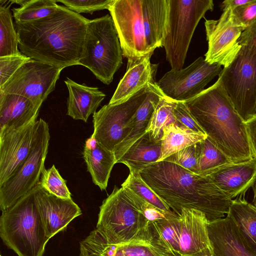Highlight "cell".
<instances>
[{
  "label": "cell",
  "mask_w": 256,
  "mask_h": 256,
  "mask_svg": "<svg viewBox=\"0 0 256 256\" xmlns=\"http://www.w3.org/2000/svg\"><path fill=\"white\" fill-rule=\"evenodd\" d=\"M62 69L31 58L0 88V92L24 96L40 109L42 102L54 90Z\"/></svg>",
  "instance_id": "12"
},
{
  "label": "cell",
  "mask_w": 256,
  "mask_h": 256,
  "mask_svg": "<svg viewBox=\"0 0 256 256\" xmlns=\"http://www.w3.org/2000/svg\"><path fill=\"white\" fill-rule=\"evenodd\" d=\"M204 176L232 200L244 194L256 182V160L252 158L244 162H232Z\"/></svg>",
  "instance_id": "18"
},
{
  "label": "cell",
  "mask_w": 256,
  "mask_h": 256,
  "mask_svg": "<svg viewBox=\"0 0 256 256\" xmlns=\"http://www.w3.org/2000/svg\"><path fill=\"white\" fill-rule=\"evenodd\" d=\"M122 50L114 20L109 14L89 20L84 50L78 64L96 78L110 84L122 64Z\"/></svg>",
  "instance_id": "7"
},
{
  "label": "cell",
  "mask_w": 256,
  "mask_h": 256,
  "mask_svg": "<svg viewBox=\"0 0 256 256\" xmlns=\"http://www.w3.org/2000/svg\"><path fill=\"white\" fill-rule=\"evenodd\" d=\"M110 244L97 228L80 244V256H110Z\"/></svg>",
  "instance_id": "36"
},
{
  "label": "cell",
  "mask_w": 256,
  "mask_h": 256,
  "mask_svg": "<svg viewBox=\"0 0 256 256\" xmlns=\"http://www.w3.org/2000/svg\"><path fill=\"white\" fill-rule=\"evenodd\" d=\"M246 125L252 154L256 160V115L246 122Z\"/></svg>",
  "instance_id": "43"
},
{
  "label": "cell",
  "mask_w": 256,
  "mask_h": 256,
  "mask_svg": "<svg viewBox=\"0 0 256 256\" xmlns=\"http://www.w3.org/2000/svg\"><path fill=\"white\" fill-rule=\"evenodd\" d=\"M200 144L198 143L170 156L164 160L176 164L189 171L197 174Z\"/></svg>",
  "instance_id": "37"
},
{
  "label": "cell",
  "mask_w": 256,
  "mask_h": 256,
  "mask_svg": "<svg viewBox=\"0 0 256 256\" xmlns=\"http://www.w3.org/2000/svg\"><path fill=\"white\" fill-rule=\"evenodd\" d=\"M172 114L176 121L182 126L194 132L206 134L192 116L185 102L174 100Z\"/></svg>",
  "instance_id": "41"
},
{
  "label": "cell",
  "mask_w": 256,
  "mask_h": 256,
  "mask_svg": "<svg viewBox=\"0 0 256 256\" xmlns=\"http://www.w3.org/2000/svg\"><path fill=\"white\" fill-rule=\"evenodd\" d=\"M199 144L197 174L204 176L224 164L232 162L208 137L200 142Z\"/></svg>",
  "instance_id": "31"
},
{
  "label": "cell",
  "mask_w": 256,
  "mask_h": 256,
  "mask_svg": "<svg viewBox=\"0 0 256 256\" xmlns=\"http://www.w3.org/2000/svg\"><path fill=\"white\" fill-rule=\"evenodd\" d=\"M232 15L238 25L246 29L256 19V0L236 8Z\"/></svg>",
  "instance_id": "42"
},
{
  "label": "cell",
  "mask_w": 256,
  "mask_h": 256,
  "mask_svg": "<svg viewBox=\"0 0 256 256\" xmlns=\"http://www.w3.org/2000/svg\"><path fill=\"white\" fill-rule=\"evenodd\" d=\"M121 186L122 188L131 190L140 197L162 211L166 212H174L146 183L138 172H130Z\"/></svg>",
  "instance_id": "34"
},
{
  "label": "cell",
  "mask_w": 256,
  "mask_h": 256,
  "mask_svg": "<svg viewBox=\"0 0 256 256\" xmlns=\"http://www.w3.org/2000/svg\"><path fill=\"white\" fill-rule=\"evenodd\" d=\"M212 0H168V22L162 42L172 69L183 68L194 32L206 13L212 11Z\"/></svg>",
  "instance_id": "8"
},
{
  "label": "cell",
  "mask_w": 256,
  "mask_h": 256,
  "mask_svg": "<svg viewBox=\"0 0 256 256\" xmlns=\"http://www.w3.org/2000/svg\"><path fill=\"white\" fill-rule=\"evenodd\" d=\"M232 10H223L217 20L204 22L208 49L205 60L211 64L228 66L242 48L238 40L244 28L234 20Z\"/></svg>",
  "instance_id": "14"
},
{
  "label": "cell",
  "mask_w": 256,
  "mask_h": 256,
  "mask_svg": "<svg viewBox=\"0 0 256 256\" xmlns=\"http://www.w3.org/2000/svg\"><path fill=\"white\" fill-rule=\"evenodd\" d=\"M174 104V100L164 95L160 98L147 129L152 139L161 140L164 127L172 122H178L172 114Z\"/></svg>",
  "instance_id": "33"
},
{
  "label": "cell",
  "mask_w": 256,
  "mask_h": 256,
  "mask_svg": "<svg viewBox=\"0 0 256 256\" xmlns=\"http://www.w3.org/2000/svg\"><path fill=\"white\" fill-rule=\"evenodd\" d=\"M220 77L236 111L246 122L256 115V45L242 46Z\"/></svg>",
  "instance_id": "9"
},
{
  "label": "cell",
  "mask_w": 256,
  "mask_h": 256,
  "mask_svg": "<svg viewBox=\"0 0 256 256\" xmlns=\"http://www.w3.org/2000/svg\"><path fill=\"white\" fill-rule=\"evenodd\" d=\"M36 120L0 134V186L14 174L29 155Z\"/></svg>",
  "instance_id": "15"
},
{
  "label": "cell",
  "mask_w": 256,
  "mask_h": 256,
  "mask_svg": "<svg viewBox=\"0 0 256 256\" xmlns=\"http://www.w3.org/2000/svg\"><path fill=\"white\" fill-rule=\"evenodd\" d=\"M178 216L179 256H212L208 221L204 214L196 210L184 208Z\"/></svg>",
  "instance_id": "16"
},
{
  "label": "cell",
  "mask_w": 256,
  "mask_h": 256,
  "mask_svg": "<svg viewBox=\"0 0 256 256\" xmlns=\"http://www.w3.org/2000/svg\"><path fill=\"white\" fill-rule=\"evenodd\" d=\"M96 228L112 244L148 242L153 239L150 222L122 187L115 186L102 202Z\"/></svg>",
  "instance_id": "6"
},
{
  "label": "cell",
  "mask_w": 256,
  "mask_h": 256,
  "mask_svg": "<svg viewBox=\"0 0 256 256\" xmlns=\"http://www.w3.org/2000/svg\"><path fill=\"white\" fill-rule=\"evenodd\" d=\"M154 52L128 58L126 74L120 80L109 104L123 103L150 84H154L158 64L150 62Z\"/></svg>",
  "instance_id": "19"
},
{
  "label": "cell",
  "mask_w": 256,
  "mask_h": 256,
  "mask_svg": "<svg viewBox=\"0 0 256 256\" xmlns=\"http://www.w3.org/2000/svg\"><path fill=\"white\" fill-rule=\"evenodd\" d=\"M113 0H58L65 6L78 14H93L95 11L108 10Z\"/></svg>",
  "instance_id": "40"
},
{
  "label": "cell",
  "mask_w": 256,
  "mask_h": 256,
  "mask_svg": "<svg viewBox=\"0 0 256 256\" xmlns=\"http://www.w3.org/2000/svg\"><path fill=\"white\" fill-rule=\"evenodd\" d=\"M238 42L242 46L256 45V19L242 32Z\"/></svg>",
  "instance_id": "44"
},
{
  "label": "cell",
  "mask_w": 256,
  "mask_h": 256,
  "mask_svg": "<svg viewBox=\"0 0 256 256\" xmlns=\"http://www.w3.org/2000/svg\"><path fill=\"white\" fill-rule=\"evenodd\" d=\"M39 110L24 96L0 92V134L21 128L36 120Z\"/></svg>",
  "instance_id": "21"
},
{
  "label": "cell",
  "mask_w": 256,
  "mask_h": 256,
  "mask_svg": "<svg viewBox=\"0 0 256 256\" xmlns=\"http://www.w3.org/2000/svg\"><path fill=\"white\" fill-rule=\"evenodd\" d=\"M208 230L214 256H256L229 215L209 222Z\"/></svg>",
  "instance_id": "20"
},
{
  "label": "cell",
  "mask_w": 256,
  "mask_h": 256,
  "mask_svg": "<svg viewBox=\"0 0 256 256\" xmlns=\"http://www.w3.org/2000/svg\"><path fill=\"white\" fill-rule=\"evenodd\" d=\"M156 83L149 84L146 96L130 123V134L114 149L116 163L131 146L147 132L152 114L164 95Z\"/></svg>",
  "instance_id": "23"
},
{
  "label": "cell",
  "mask_w": 256,
  "mask_h": 256,
  "mask_svg": "<svg viewBox=\"0 0 256 256\" xmlns=\"http://www.w3.org/2000/svg\"><path fill=\"white\" fill-rule=\"evenodd\" d=\"M127 58L162 47L168 0H113L108 10Z\"/></svg>",
  "instance_id": "4"
},
{
  "label": "cell",
  "mask_w": 256,
  "mask_h": 256,
  "mask_svg": "<svg viewBox=\"0 0 256 256\" xmlns=\"http://www.w3.org/2000/svg\"><path fill=\"white\" fill-rule=\"evenodd\" d=\"M252 0H226L222 3V10L228 9L232 10L236 8L250 2Z\"/></svg>",
  "instance_id": "45"
},
{
  "label": "cell",
  "mask_w": 256,
  "mask_h": 256,
  "mask_svg": "<svg viewBox=\"0 0 256 256\" xmlns=\"http://www.w3.org/2000/svg\"><path fill=\"white\" fill-rule=\"evenodd\" d=\"M178 216L150 223L153 238L158 244L170 251L174 256H179L178 240Z\"/></svg>",
  "instance_id": "29"
},
{
  "label": "cell",
  "mask_w": 256,
  "mask_h": 256,
  "mask_svg": "<svg viewBox=\"0 0 256 256\" xmlns=\"http://www.w3.org/2000/svg\"><path fill=\"white\" fill-rule=\"evenodd\" d=\"M222 70L221 66L210 64L200 56L184 68L171 69L156 84L166 97L174 101L186 102L203 92L205 86L219 76Z\"/></svg>",
  "instance_id": "13"
},
{
  "label": "cell",
  "mask_w": 256,
  "mask_h": 256,
  "mask_svg": "<svg viewBox=\"0 0 256 256\" xmlns=\"http://www.w3.org/2000/svg\"><path fill=\"white\" fill-rule=\"evenodd\" d=\"M34 187L2 211L0 218L2 242L18 256H42L49 240L36 203Z\"/></svg>",
  "instance_id": "5"
},
{
  "label": "cell",
  "mask_w": 256,
  "mask_h": 256,
  "mask_svg": "<svg viewBox=\"0 0 256 256\" xmlns=\"http://www.w3.org/2000/svg\"><path fill=\"white\" fill-rule=\"evenodd\" d=\"M89 20L58 5L50 15L16 22L20 52L32 59L63 68L78 65Z\"/></svg>",
  "instance_id": "1"
},
{
  "label": "cell",
  "mask_w": 256,
  "mask_h": 256,
  "mask_svg": "<svg viewBox=\"0 0 256 256\" xmlns=\"http://www.w3.org/2000/svg\"><path fill=\"white\" fill-rule=\"evenodd\" d=\"M4 4L0 6V57L20 53L18 50V34L13 23L10 6Z\"/></svg>",
  "instance_id": "28"
},
{
  "label": "cell",
  "mask_w": 256,
  "mask_h": 256,
  "mask_svg": "<svg viewBox=\"0 0 256 256\" xmlns=\"http://www.w3.org/2000/svg\"><path fill=\"white\" fill-rule=\"evenodd\" d=\"M34 189L36 203L48 240L64 230L74 219L82 214L80 208L72 198L50 194L39 182Z\"/></svg>",
  "instance_id": "17"
},
{
  "label": "cell",
  "mask_w": 256,
  "mask_h": 256,
  "mask_svg": "<svg viewBox=\"0 0 256 256\" xmlns=\"http://www.w3.org/2000/svg\"><path fill=\"white\" fill-rule=\"evenodd\" d=\"M126 194L150 222L168 218L176 216L174 212H166L154 206L131 190L123 188Z\"/></svg>",
  "instance_id": "38"
},
{
  "label": "cell",
  "mask_w": 256,
  "mask_h": 256,
  "mask_svg": "<svg viewBox=\"0 0 256 256\" xmlns=\"http://www.w3.org/2000/svg\"><path fill=\"white\" fill-rule=\"evenodd\" d=\"M148 86L127 101L114 105L108 104L93 114L94 132L92 136L98 143L114 152L129 135L130 123L146 96Z\"/></svg>",
  "instance_id": "11"
},
{
  "label": "cell",
  "mask_w": 256,
  "mask_h": 256,
  "mask_svg": "<svg viewBox=\"0 0 256 256\" xmlns=\"http://www.w3.org/2000/svg\"><path fill=\"white\" fill-rule=\"evenodd\" d=\"M83 156L93 182L102 190H106L116 164L114 152L103 147L91 136L86 141Z\"/></svg>",
  "instance_id": "24"
},
{
  "label": "cell",
  "mask_w": 256,
  "mask_h": 256,
  "mask_svg": "<svg viewBox=\"0 0 256 256\" xmlns=\"http://www.w3.org/2000/svg\"><path fill=\"white\" fill-rule=\"evenodd\" d=\"M162 154V140L152 139L148 132L136 140L116 162L126 165L130 172H140L158 162Z\"/></svg>",
  "instance_id": "25"
},
{
  "label": "cell",
  "mask_w": 256,
  "mask_h": 256,
  "mask_svg": "<svg viewBox=\"0 0 256 256\" xmlns=\"http://www.w3.org/2000/svg\"><path fill=\"white\" fill-rule=\"evenodd\" d=\"M185 102L207 137L232 162L253 158L246 122L236 111L220 76L212 86Z\"/></svg>",
  "instance_id": "3"
},
{
  "label": "cell",
  "mask_w": 256,
  "mask_h": 256,
  "mask_svg": "<svg viewBox=\"0 0 256 256\" xmlns=\"http://www.w3.org/2000/svg\"><path fill=\"white\" fill-rule=\"evenodd\" d=\"M212 256H214V255H213Z\"/></svg>",
  "instance_id": "47"
},
{
  "label": "cell",
  "mask_w": 256,
  "mask_h": 256,
  "mask_svg": "<svg viewBox=\"0 0 256 256\" xmlns=\"http://www.w3.org/2000/svg\"><path fill=\"white\" fill-rule=\"evenodd\" d=\"M110 256H174L168 250L152 239L148 242H136L110 245Z\"/></svg>",
  "instance_id": "30"
},
{
  "label": "cell",
  "mask_w": 256,
  "mask_h": 256,
  "mask_svg": "<svg viewBox=\"0 0 256 256\" xmlns=\"http://www.w3.org/2000/svg\"><path fill=\"white\" fill-rule=\"evenodd\" d=\"M0 256H2V255H0Z\"/></svg>",
  "instance_id": "48"
},
{
  "label": "cell",
  "mask_w": 256,
  "mask_h": 256,
  "mask_svg": "<svg viewBox=\"0 0 256 256\" xmlns=\"http://www.w3.org/2000/svg\"><path fill=\"white\" fill-rule=\"evenodd\" d=\"M68 91L67 100V114L76 120L86 122L94 114L106 94L98 87L80 84L69 78L64 80Z\"/></svg>",
  "instance_id": "22"
},
{
  "label": "cell",
  "mask_w": 256,
  "mask_h": 256,
  "mask_svg": "<svg viewBox=\"0 0 256 256\" xmlns=\"http://www.w3.org/2000/svg\"><path fill=\"white\" fill-rule=\"evenodd\" d=\"M39 184L50 194L62 198H72L66 180L62 177L54 165L48 169L44 168Z\"/></svg>",
  "instance_id": "35"
},
{
  "label": "cell",
  "mask_w": 256,
  "mask_h": 256,
  "mask_svg": "<svg viewBox=\"0 0 256 256\" xmlns=\"http://www.w3.org/2000/svg\"><path fill=\"white\" fill-rule=\"evenodd\" d=\"M207 137L182 126L172 122L163 129L162 140V154L158 162L184 148L200 142Z\"/></svg>",
  "instance_id": "26"
},
{
  "label": "cell",
  "mask_w": 256,
  "mask_h": 256,
  "mask_svg": "<svg viewBox=\"0 0 256 256\" xmlns=\"http://www.w3.org/2000/svg\"><path fill=\"white\" fill-rule=\"evenodd\" d=\"M140 174L178 215L184 208L194 209L204 213L209 222L222 218L229 211L232 200L206 176L165 160L150 164Z\"/></svg>",
  "instance_id": "2"
},
{
  "label": "cell",
  "mask_w": 256,
  "mask_h": 256,
  "mask_svg": "<svg viewBox=\"0 0 256 256\" xmlns=\"http://www.w3.org/2000/svg\"><path fill=\"white\" fill-rule=\"evenodd\" d=\"M252 190L254 193V197L253 199V204L255 206H256V182L252 186Z\"/></svg>",
  "instance_id": "46"
},
{
  "label": "cell",
  "mask_w": 256,
  "mask_h": 256,
  "mask_svg": "<svg viewBox=\"0 0 256 256\" xmlns=\"http://www.w3.org/2000/svg\"><path fill=\"white\" fill-rule=\"evenodd\" d=\"M58 4L52 0H26L22 6L12 9L16 22H27L44 18L54 12Z\"/></svg>",
  "instance_id": "32"
},
{
  "label": "cell",
  "mask_w": 256,
  "mask_h": 256,
  "mask_svg": "<svg viewBox=\"0 0 256 256\" xmlns=\"http://www.w3.org/2000/svg\"><path fill=\"white\" fill-rule=\"evenodd\" d=\"M50 134L48 124L36 120L30 153L14 174L0 186V208L5 210L29 192L40 180L44 168Z\"/></svg>",
  "instance_id": "10"
},
{
  "label": "cell",
  "mask_w": 256,
  "mask_h": 256,
  "mask_svg": "<svg viewBox=\"0 0 256 256\" xmlns=\"http://www.w3.org/2000/svg\"><path fill=\"white\" fill-rule=\"evenodd\" d=\"M229 215L250 248L256 252V206L240 198L232 200Z\"/></svg>",
  "instance_id": "27"
},
{
  "label": "cell",
  "mask_w": 256,
  "mask_h": 256,
  "mask_svg": "<svg viewBox=\"0 0 256 256\" xmlns=\"http://www.w3.org/2000/svg\"><path fill=\"white\" fill-rule=\"evenodd\" d=\"M30 59L21 52L15 55L0 57V88L8 82L24 63Z\"/></svg>",
  "instance_id": "39"
}]
</instances>
